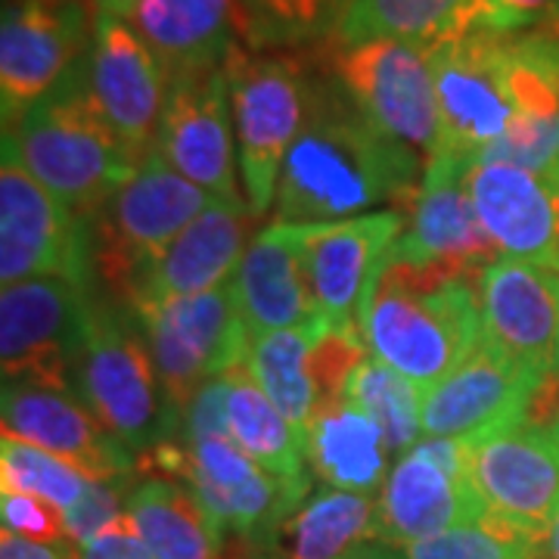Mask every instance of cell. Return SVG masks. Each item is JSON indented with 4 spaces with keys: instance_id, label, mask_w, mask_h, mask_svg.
Instances as JSON below:
<instances>
[{
    "instance_id": "obj_43",
    "label": "cell",
    "mask_w": 559,
    "mask_h": 559,
    "mask_svg": "<svg viewBox=\"0 0 559 559\" xmlns=\"http://www.w3.org/2000/svg\"><path fill=\"white\" fill-rule=\"evenodd\" d=\"M140 0H94V10L97 13H106V16H119V20H128L134 13Z\"/></svg>"
},
{
    "instance_id": "obj_3",
    "label": "cell",
    "mask_w": 559,
    "mask_h": 559,
    "mask_svg": "<svg viewBox=\"0 0 559 559\" xmlns=\"http://www.w3.org/2000/svg\"><path fill=\"white\" fill-rule=\"evenodd\" d=\"M3 156L20 162L84 221L94 218L140 165L103 116L87 60L50 97L3 128Z\"/></svg>"
},
{
    "instance_id": "obj_15",
    "label": "cell",
    "mask_w": 559,
    "mask_h": 559,
    "mask_svg": "<svg viewBox=\"0 0 559 559\" xmlns=\"http://www.w3.org/2000/svg\"><path fill=\"white\" fill-rule=\"evenodd\" d=\"M380 532L385 544L407 547L485 516L469 479V441L423 436L401 454L380 488Z\"/></svg>"
},
{
    "instance_id": "obj_8",
    "label": "cell",
    "mask_w": 559,
    "mask_h": 559,
    "mask_svg": "<svg viewBox=\"0 0 559 559\" xmlns=\"http://www.w3.org/2000/svg\"><path fill=\"white\" fill-rule=\"evenodd\" d=\"M320 66L389 138L429 162L441 150V112L429 50L404 40L323 44Z\"/></svg>"
},
{
    "instance_id": "obj_47",
    "label": "cell",
    "mask_w": 559,
    "mask_h": 559,
    "mask_svg": "<svg viewBox=\"0 0 559 559\" xmlns=\"http://www.w3.org/2000/svg\"><path fill=\"white\" fill-rule=\"evenodd\" d=\"M72 559H79V557H72Z\"/></svg>"
},
{
    "instance_id": "obj_41",
    "label": "cell",
    "mask_w": 559,
    "mask_h": 559,
    "mask_svg": "<svg viewBox=\"0 0 559 559\" xmlns=\"http://www.w3.org/2000/svg\"><path fill=\"white\" fill-rule=\"evenodd\" d=\"M491 28L498 32H525L547 28L559 20V0H488Z\"/></svg>"
},
{
    "instance_id": "obj_36",
    "label": "cell",
    "mask_w": 559,
    "mask_h": 559,
    "mask_svg": "<svg viewBox=\"0 0 559 559\" xmlns=\"http://www.w3.org/2000/svg\"><path fill=\"white\" fill-rule=\"evenodd\" d=\"M401 559H540V540L485 513L436 538L399 547Z\"/></svg>"
},
{
    "instance_id": "obj_14",
    "label": "cell",
    "mask_w": 559,
    "mask_h": 559,
    "mask_svg": "<svg viewBox=\"0 0 559 559\" xmlns=\"http://www.w3.org/2000/svg\"><path fill=\"white\" fill-rule=\"evenodd\" d=\"M94 274L91 224L79 218L20 162L0 165V280L66 277L87 286Z\"/></svg>"
},
{
    "instance_id": "obj_22",
    "label": "cell",
    "mask_w": 559,
    "mask_h": 559,
    "mask_svg": "<svg viewBox=\"0 0 559 559\" xmlns=\"http://www.w3.org/2000/svg\"><path fill=\"white\" fill-rule=\"evenodd\" d=\"M466 183L500 259L559 267V178L513 162L473 159Z\"/></svg>"
},
{
    "instance_id": "obj_10",
    "label": "cell",
    "mask_w": 559,
    "mask_h": 559,
    "mask_svg": "<svg viewBox=\"0 0 559 559\" xmlns=\"http://www.w3.org/2000/svg\"><path fill=\"white\" fill-rule=\"evenodd\" d=\"M156 364L175 417L197 399L202 385L246 360L249 333L237 305L234 280L200 296L156 301L134 311Z\"/></svg>"
},
{
    "instance_id": "obj_37",
    "label": "cell",
    "mask_w": 559,
    "mask_h": 559,
    "mask_svg": "<svg viewBox=\"0 0 559 559\" xmlns=\"http://www.w3.org/2000/svg\"><path fill=\"white\" fill-rule=\"evenodd\" d=\"M134 476L87 481V491L81 495L79 503L66 510V535L75 547H84L87 540L97 538L106 525H112L128 513V495H131V485L138 481Z\"/></svg>"
},
{
    "instance_id": "obj_24",
    "label": "cell",
    "mask_w": 559,
    "mask_h": 559,
    "mask_svg": "<svg viewBox=\"0 0 559 559\" xmlns=\"http://www.w3.org/2000/svg\"><path fill=\"white\" fill-rule=\"evenodd\" d=\"M242 559H401L380 532L373 495L323 485L259 538L237 540Z\"/></svg>"
},
{
    "instance_id": "obj_7",
    "label": "cell",
    "mask_w": 559,
    "mask_h": 559,
    "mask_svg": "<svg viewBox=\"0 0 559 559\" xmlns=\"http://www.w3.org/2000/svg\"><path fill=\"white\" fill-rule=\"evenodd\" d=\"M547 385L532 411L469 441V479L491 516L544 540L559 516V407Z\"/></svg>"
},
{
    "instance_id": "obj_27",
    "label": "cell",
    "mask_w": 559,
    "mask_h": 559,
    "mask_svg": "<svg viewBox=\"0 0 559 559\" xmlns=\"http://www.w3.org/2000/svg\"><path fill=\"white\" fill-rule=\"evenodd\" d=\"M168 81L218 69L242 44L237 0H140L128 16Z\"/></svg>"
},
{
    "instance_id": "obj_30",
    "label": "cell",
    "mask_w": 559,
    "mask_h": 559,
    "mask_svg": "<svg viewBox=\"0 0 559 559\" xmlns=\"http://www.w3.org/2000/svg\"><path fill=\"white\" fill-rule=\"evenodd\" d=\"M128 516L156 559H224L227 535L200 498L159 473H138L128 495Z\"/></svg>"
},
{
    "instance_id": "obj_28",
    "label": "cell",
    "mask_w": 559,
    "mask_h": 559,
    "mask_svg": "<svg viewBox=\"0 0 559 559\" xmlns=\"http://www.w3.org/2000/svg\"><path fill=\"white\" fill-rule=\"evenodd\" d=\"M479 28H491L488 0H345L336 28L323 44L385 38L429 50Z\"/></svg>"
},
{
    "instance_id": "obj_26",
    "label": "cell",
    "mask_w": 559,
    "mask_h": 559,
    "mask_svg": "<svg viewBox=\"0 0 559 559\" xmlns=\"http://www.w3.org/2000/svg\"><path fill=\"white\" fill-rule=\"evenodd\" d=\"M234 286L249 340L320 323L296 224L271 221L261 227L234 274Z\"/></svg>"
},
{
    "instance_id": "obj_31",
    "label": "cell",
    "mask_w": 559,
    "mask_h": 559,
    "mask_svg": "<svg viewBox=\"0 0 559 559\" xmlns=\"http://www.w3.org/2000/svg\"><path fill=\"white\" fill-rule=\"evenodd\" d=\"M227 426L230 439L240 444L249 457L277 479L293 485H311V466L305 457V444L296 426L283 417L267 392L249 373L246 360L227 373Z\"/></svg>"
},
{
    "instance_id": "obj_21",
    "label": "cell",
    "mask_w": 559,
    "mask_h": 559,
    "mask_svg": "<svg viewBox=\"0 0 559 559\" xmlns=\"http://www.w3.org/2000/svg\"><path fill=\"white\" fill-rule=\"evenodd\" d=\"M547 385L522 364L481 345L451 377L423 392V436L479 439L522 419Z\"/></svg>"
},
{
    "instance_id": "obj_13",
    "label": "cell",
    "mask_w": 559,
    "mask_h": 559,
    "mask_svg": "<svg viewBox=\"0 0 559 559\" xmlns=\"http://www.w3.org/2000/svg\"><path fill=\"white\" fill-rule=\"evenodd\" d=\"M91 40L84 0H7L0 20L3 128L50 97L87 60Z\"/></svg>"
},
{
    "instance_id": "obj_9",
    "label": "cell",
    "mask_w": 559,
    "mask_h": 559,
    "mask_svg": "<svg viewBox=\"0 0 559 559\" xmlns=\"http://www.w3.org/2000/svg\"><path fill=\"white\" fill-rule=\"evenodd\" d=\"M138 469L187 485L221 532L237 540L259 538L311 495V485H293L267 473L230 436L165 441L138 460Z\"/></svg>"
},
{
    "instance_id": "obj_11",
    "label": "cell",
    "mask_w": 559,
    "mask_h": 559,
    "mask_svg": "<svg viewBox=\"0 0 559 559\" xmlns=\"http://www.w3.org/2000/svg\"><path fill=\"white\" fill-rule=\"evenodd\" d=\"M91 296L75 280L35 277L0 293L3 382L75 392Z\"/></svg>"
},
{
    "instance_id": "obj_38",
    "label": "cell",
    "mask_w": 559,
    "mask_h": 559,
    "mask_svg": "<svg viewBox=\"0 0 559 559\" xmlns=\"http://www.w3.org/2000/svg\"><path fill=\"white\" fill-rule=\"evenodd\" d=\"M0 520L3 528L40 544H72L66 535V513L50 500L20 491H0Z\"/></svg>"
},
{
    "instance_id": "obj_23",
    "label": "cell",
    "mask_w": 559,
    "mask_h": 559,
    "mask_svg": "<svg viewBox=\"0 0 559 559\" xmlns=\"http://www.w3.org/2000/svg\"><path fill=\"white\" fill-rule=\"evenodd\" d=\"M3 436H16L66 460L87 479H121L138 473V457L106 432L75 392L3 382Z\"/></svg>"
},
{
    "instance_id": "obj_39",
    "label": "cell",
    "mask_w": 559,
    "mask_h": 559,
    "mask_svg": "<svg viewBox=\"0 0 559 559\" xmlns=\"http://www.w3.org/2000/svg\"><path fill=\"white\" fill-rule=\"evenodd\" d=\"M230 436L227 426V377H215L202 385L197 399L180 414V441Z\"/></svg>"
},
{
    "instance_id": "obj_19",
    "label": "cell",
    "mask_w": 559,
    "mask_h": 559,
    "mask_svg": "<svg viewBox=\"0 0 559 559\" xmlns=\"http://www.w3.org/2000/svg\"><path fill=\"white\" fill-rule=\"evenodd\" d=\"M469 162L473 159L448 150L426 162L417 197L407 212L411 230L395 240L389 261L479 274L500 259L469 197Z\"/></svg>"
},
{
    "instance_id": "obj_6",
    "label": "cell",
    "mask_w": 559,
    "mask_h": 559,
    "mask_svg": "<svg viewBox=\"0 0 559 559\" xmlns=\"http://www.w3.org/2000/svg\"><path fill=\"white\" fill-rule=\"evenodd\" d=\"M212 202V193L175 171L156 150L146 153L134 175L87 221L94 274L106 283L112 301L128 308L150 261Z\"/></svg>"
},
{
    "instance_id": "obj_17",
    "label": "cell",
    "mask_w": 559,
    "mask_h": 559,
    "mask_svg": "<svg viewBox=\"0 0 559 559\" xmlns=\"http://www.w3.org/2000/svg\"><path fill=\"white\" fill-rule=\"evenodd\" d=\"M156 153L215 200L246 205L237 187L240 162L224 66L171 79Z\"/></svg>"
},
{
    "instance_id": "obj_40",
    "label": "cell",
    "mask_w": 559,
    "mask_h": 559,
    "mask_svg": "<svg viewBox=\"0 0 559 559\" xmlns=\"http://www.w3.org/2000/svg\"><path fill=\"white\" fill-rule=\"evenodd\" d=\"M79 559H156L146 540L140 538L134 520L124 513L112 525H106L97 538L81 547Z\"/></svg>"
},
{
    "instance_id": "obj_5",
    "label": "cell",
    "mask_w": 559,
    "mask_h": 559,
    "mask_svg": "<svg viewBox=\"0 0 559 559\" xmlns=\"http://www.w3.org/2000/svg\"><path fill=\"white\" fill-rule=\"evenodd\" d=\"M242 197L261 218L277 200L280 171L305 128L318 69L296 50H249L237 44L224 62Z\"/></svg>"
},
{
    "instance_id": "obj_20",
    "label": "cell",
    "mask_w": 559,
    "mask_h": 559,
    "mask_svg": "<svg viewBox=\"0 0 559 559\" xmlns=\"http://www.w3.org/2000/svg\"><path fill=\"white\" fill-rule=\"evenodd\" d=\"M87 79L103 116L124 146L138 159L153 153L171 81L131 22L106 13L94 16Z\"/></svg>"
},
{
    "instance_id": "obj_34",
    "label": "cell",
    "mask_w": 559,
    "mask_h": 559,
    "mask_svg": "<svg viewBox=\"0 0 559 559\" xmlns=\"http://www.w3.org/2000/svg\"><path fill=\"white\" fill-rule=\"evenodd\" d=\"M345 0H237L240 40L249 50H296L333 35Z\"/></svg>"
},
{
    "instance_id": "obj_4",
    "label": "cell",
    "mask_w": 559,
    "mask_h": 559,
    "mask_svg": "<svg viewBox=\"0 0 559 559\" xmlns=\"http://www.w3.org/2000/svg\"><path fill=\"white\" fill-rule=\"evenodd\" d=\"M75 395L138 460L165 441H175L180 429L143 326L119 301L91 299Z\"/></svg>"
},
{
    "instance_id": "obj_2",
    "label": "cell",
    "mask_w": 559,
    "mask_h": 559,
    "mask_svg": "<svg viewBox=\"0 0 559 559\" xmlns=\"http://www.w3.org/2000/svg\"><path fill=\"white\" fill-rule=\"evenodd\" d=\"M479 274L385 259L360 314L370 355L423 392L451 377L485 340Z\"/></svg>"
},
{
    "instance_id": "obj_33",
    "label": "cell",
    "mask_w": 559,
    "mask_h": 559,
    "mask_svg": "<svg viewBox=\"0 0 559 559\" xmlns=\"http://www.w3.org/2000/svg\"><path fill=\"white\" fill-rule=\"evenodd\" d=\"M345 401L377 419L392 457L407 454L423 439V389L373 355L360 360L352 373Z\"/></svg>"
},
{
    "instance_id": "obj_16",
    "label": "cell",
    "mask_w": 559,
    "mask_h": 559,
    "mask_svg": "<svg viewBox=\"0 0 559 559\" xmlns=\"http://www.w3.org/2000/svg\"><path fill=\"white\" fill-rule=\"evenodd\" d=\"M407 212H367L355 218L296 224L308 286L326 330H358L364 301L404 234ZM364 336V333H360Z\"/></svg>"
},
{
    "instance_id": "obj_12",
    "label": "cell",
    "mask_w": 559,
    "mask_h": 559,
    "mask_svg": "<svg viewBox=\"0 0 559 559\" xmlns=\"http://www.w3.org/2000/svg\"><path fill=\"white\" fill-rule=\"evenodd\" d=\"M429 62L439 94L441 150L479 159L516 121L510 32L479 28L444 40L429 47Z\"/></svg>"
},
{
    "instance_id": "obj_25",
    "label": "cell",
    "mask_w": 559,
    "mask_h": 559,
    "mask_svg": "<svg viewBox=\"0 0 559 559\" xmlns=\"http://www.w3.org/2000/svg\"><path fill=\"white\" fill-rule=\"evenodd\" d=\"M255 215L249 205L215 200L180 230L171 246L150 261L131 299V311L178 296H200L234 280L252 242Z\"/></svg>"
},
{
    "instance_id": "obj_44",
    "label": "cell",
    "mask_w": 559,
    "mask_h": 559,
    "mask_svg": "<svg viewBox=\"0 0 559 559\" xmlns=\"http://www.w3.org/2000/svg\"><path fill=\"white\" fill-rule=\"evenodd\" d=\"M540 559H559V516L550 525V532L540 540Z\"/></svg>"
},
{
    "instance_id": "obj_1",
    "label": "cell",
    "mask_w": 559,
    "mask_h": 559,
    "mask_svg": "<svg viewBox=\"0 0 559 559\" xmlns=\"http://www.w3.org/2000/svg\"><path fill=\"white\" fill-rule=\"evenodd\" d=\"M426 159L389 138L318 66L305 128L280 171L274 221L323 224L417 197Z\"/></svg>"
},
{
    "instance_id": "obj_46",
    "label": "cell",
    "mask_w": 559,
    "mask_h": 559,
    "mask_svg": "<svg viewBox=\"0 0 559 559\" xmlns=\"http://www.w3.org/2000/svg\"><path fill=\"white\" fill-rule=\"evenodd\" d=\"M547 28H554V32H557V35H559V20L554 22V25H547Z\"/></svg>"
},
{
    "instance_id": "obj_29",
    "label": "cell",
    "mask_w": 559,
    "mask_h": 559,
    "mask_svg": "<svg viewBox=\"0 0 559 559\" xmlns=\"http://www.w3.org/2000/svg\"><path fill=\"white\" fill-rule=\"evenodd\" d=\"M305 457L323 485L358 495L380 491L385 476L392 473V451L377 419L348 401L320 407L314 414L305 432Z\"/></svg>"
},
{
    "instance_id": "obj_42",
    "label": "cell",
    "mask_w": 559,
    "mask_h": 559,
    "mask_svg": "<svg viewBox=\"0 0 559 559\" xmlns=\"http://www.w3.org/2000/svg\"><path fill=\"white\" fill-rule=\"evenodd\" d=\"M75 544H40L13 532H0V559H72Z\"/></svg>"
},
{
    "instance_id": "obj_18",
    "label": "cell",
    "mask_w": 559,
    "mask_h": 559,
    "mask_svg": "<svg viewBox=\"0 0 559 559\" xmlns=\"http://www.w3.org/2000/svg\"><path fill=\"white\" fill-rule=\"evenodd\" d=\"M481 330L500 355L559 382V267L498 259L479 274Z\"/></svg>"
},
{
    "instance_id": "obj_45",
    "label": "cell",
    "mask_w": 559,
    "mask_h": 559,
    "mask_svg": "<svg viewBox=\"0 0 559 559\" xmlns=\"http://www.w3.org/2000/svg\"><path fill=\"white\" fill-rule=\"evenodd\" d=\"M224 559H242V550H240V544H237V554H234V550H230V547H227V557Z\"/></svg>"
},
{
    "instance_id": "obj_35",
    "label": "cell",
    "mask_w": 559,
    "mask_h": 559,
    "mask_svg": "<svg viewBox=\"0 0 559 559\" xmlns=\"http://www.w3.org/2000/svg\"><path fill=\"white\" fill-rule=\"evenodd\" d=\"M87 476L69 466L66 460L47 454L16 436L0 441V491H20L50 500L62 513L72 510L87 491Z\"/></svg>"
},
{
    "instance_id": "obj_32",
    "label": "cell",
    "mask_w": 559,
    "mask_h": 559,
    "mask_svg": "<svg viewBox=\"0 0 559 559\" xmlns=\"http://www.w3.org/2000/svg\"><path fill=\"white\" fill-rule=\"evenodd\" d=\"M326 326L311 323L299 330H280L259 340H249L246 367L255 377L267 399L283 411V417L296 426L305 444V432L318 414V389L311 377V348Z\"/></svg>"
}]
</instances>
